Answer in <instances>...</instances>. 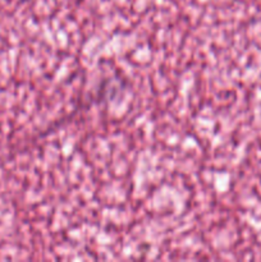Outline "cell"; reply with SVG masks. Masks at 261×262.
Listing matches in <instances>:
<instances>
[]
</instances>
